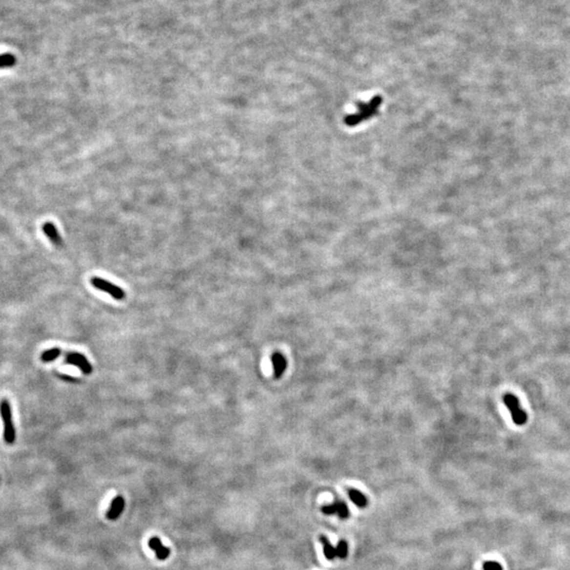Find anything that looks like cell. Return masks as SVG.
<instances>
[{"label":"cell","instance_id":"cell-8","mask_svg":"<svg viewBox=\"0 0 570 570\" xmlns=\"http://www.w3.org/2000/svg\"><path fill=\"white\" fill-rule=\"evenodd\" d=\"M272 364L274 370V377L276 379H280L287 368V361L283 354H281L280 352H274L272 355Z\"/></svg>","mask_w":570,"mask_h":570},{"label":"cell","instance_id":"cell-6","mask_svg":"<svg viewBox=\"0 0 570 570\" xmlns=\"http://www.w3.org/2000/svg\"><path fill=\"white\" fill-rule=\"evenodd\" d=\"M322 510V512L324 514L327 515H332V514H337L340 519H348L350 516V511L348 508V505L343 502V501H335L331 505H327V506H323L321 508Z\"/></svg>","mask_w":570,"mask_h":570},{"label":"cell","instance_id":"cell-4","mask_svg":"<svg viewBox=\"0 0 570 570\" xmlns=\"http://www.w3.org/2000/svg\"><path fill=\"white\" fill-rule=\"evenodd\" d=\"M90 282L95 288H97V290L110 295L111 297L117 301H122L126 298V294L124 292V290H122L119 286L114 285L113 283H111L110 281L98 277H93L91 278Z\"/></svg>","mask_w":570,"mask_h":570},{"label":"cell","instance_id":"cell-13","mask_svg":"<svg viewBox=\"0 0 570 570\" xmlns=\"http://www.w3.org/2000/svg\"><path fill=\"white\" fill-rule=\"evenodd\" d=\"M62 355V350L60 348H52L49 350H45L41 355L42 361L44 363H49L54 361L58 357Z\"/></svg>","mask_w":570,"mask_h":570},{"label":"cell","instance_id":"cell-7","mask_svg":"<svg viewBox=\"0 0 570 570\" xmlns=\"http://www.w3.org/2000/svg\"><path fill=\"white\" fill-rule=\"evenodd\" d=\"M42 232L44 233L45 237H47L50 241L51 243L55 245V246H63V239L61 237V233L58 232L57 227L54 225V223L52 222H44L42 226Z\"/></svg>","mask_w":570,"mask_h":570},{"label":"cell","instance_id":"cell-5","mask_svg":"<svg viewBox=\"0 0 570 570\" xmlns=\"http://www.w3.org/2000/svg\"><path fill=\"white\" fill-rule=\"evenodd\" d=\"M64 363L77 366V368L80 369L84 375H90L93 371L92 364L88 361V359L84 357L83 354L76 353V352L65 353Z\"/></svg>","mask_w":570,"mask_h":570},{"label":"cell","instance_id":"cell-16","mask_svg":"<svg viewBox=\"0 0 570 570\" xmlns=\"http://www.w3.org/2000/svg\"><path fill=\"white\" fill-rule=\"evenodd\" d=\"M483 569L484 570H503V567L501 566L500 563L494 562V561H487V562L484 563Z\"/></svg>","mask_w":570,"mask_h":570},{"label":"cell","instance_id":"cell-10","mask_svg":"<svg viewBox=\"0 0 570 570\" xmlns=\"http://www.w3.org/2000/svg\"><path fill=\"white\" fill-rule=\"evenodd\" d=\"M124 508H125V500H124V497L122 496H116L115 499L111 503V506L110 509L107 513V517L109 520H116L117 517H119L124 511Z\"/></svg>","mask_w":570,"mask_h":570},{"label":"cell","instance_id":"cell-14","mask_svg":"<svg viewBox=\"0 0 570 570\" xmlns=\"http://www.w3.org/2000/svg\"><path fill=\"white\" fill-rule=\"evenodd\" d=\"M17 63V58L12 53L0 54V69H8L14 67Z\"/></svg>","mask_w":570,"mask_h":570},{"label":"cell","instance_id":"cell-3","mask_svg":"<svg viewBox=\"0 0 570 570\" xmlns=\"http://www.w3.org/2000/svg\"><path fill=\"white\" fill-rule=\"evenodd\" d=\"M503 401L509 410L511 417H512V421L516 425L526 424L528 421V416L525 410L522 408L519 398L515 395L511 394V393H507V394L503 396Z\"/></svg>","mask_w":570,"mask_h":570},{"label":"cell","instance_id":"cell-17","mask_svg":"<svg viewBox=\"0 0 570 570\" xmlns=\"http://www.w3.org/2000/svg\"><path fill=\"white\" fill-rule=\"evenodd\" d=\"M60 377L63 380H65V381H70V382H76L77 381L76 378H73L69 375H60Z\"/></svg>","mask_w":570,"mask_h":570},{"label":"cell","instance_id":"cell-15","mask_svg":"<svg viewBox=\"0 0 570 570\" xmlns=\"http://www.w3.org/2000/svg\"><path fill=\"white\" fill-rule=\"evenodd\" d=\"M336 549H337V558L345 559L346 556H348L349 547H348V543H346L345 541H339Z\"/></svg>","mask_w":570,"mask_h":570},{"label":"cell","instance_id":"cell-1","mask_svg":"<svg viewBox=\"0 0 570 570\" xmlns=\"http://www.w3.org/2000/svg\"><path fill=\"white\" fill-rule=\"evenodd\" d=\"M381 103H382L381 96H374V98H372V101L369 104H359L358 105L359 112L346 116L344 120L345 124L348 126L353 127L358 125V124H360L364 120L370 119L373 115H375Z\"/></svg>","mask_w":570,"mask_h":570},{"label":"cell","instance_id":"cell-12","mask_svg":"<svg viewBox=\"0 0 570 570\" xmlns=\"http://www.w3.org/2000/svg\"><path fill=\"white\" fill-rule=\"evenodd\" d=\"M320 542L322 544V547H323V552L325 558L327 560H334L335 558H337V549L336 547H334L332 544L330 543V541L327 540V538L325 535H321L320 536Z\"/></svg>","mask_w":570,"mask_h":570},{"label":"cell","instance_id":"cell-11","mask_svg":"<svg viewBox=\"0 0 570 570\" xmlns=\"http://www.w3.org/2000/svg\"><path fill=\"white\" fill-rule=\"evenodd\" d=\"M349 497L350 500L355 504V505L359 508H364L368 505V499H366L365 495L360 492L359 490L356 489H349Z\"/></svg>","mask_w":570,"mask_h":570},{"label":"cell","instance_id":"cell-9","mask_svg":"<svg viewBox=\"0 0 570 570\" xmlns=\"http://www.w3.org/2000/svg\"><path fill=\"white\" fill-rule=\"evenodd\" d=\"M148 545L154 551V553L156 555V558H158L161 561L168 559V556L170 555V550H169V548L164 546L163 544H162V542H161V540L159 538H156V536H154V538H151V539L149 540Z\"/></svg>","mask_w":570,"mask_h":570},{"label":"cell","instance_id":"cell-2","mask_svg":"<svg viewBox=\"0 0 570 570\" xmlns=\"http://www.w3.org/2000/svg\"><path fill=\"white\" fill-rule=\"evenodd\" d=\"M0 417L3 423V440L6 444H13L16 441V429L13 422L11 404L5 398L0 401Z\"/></svg>","mask_w":570,"mask_h":570}]
</instances>
